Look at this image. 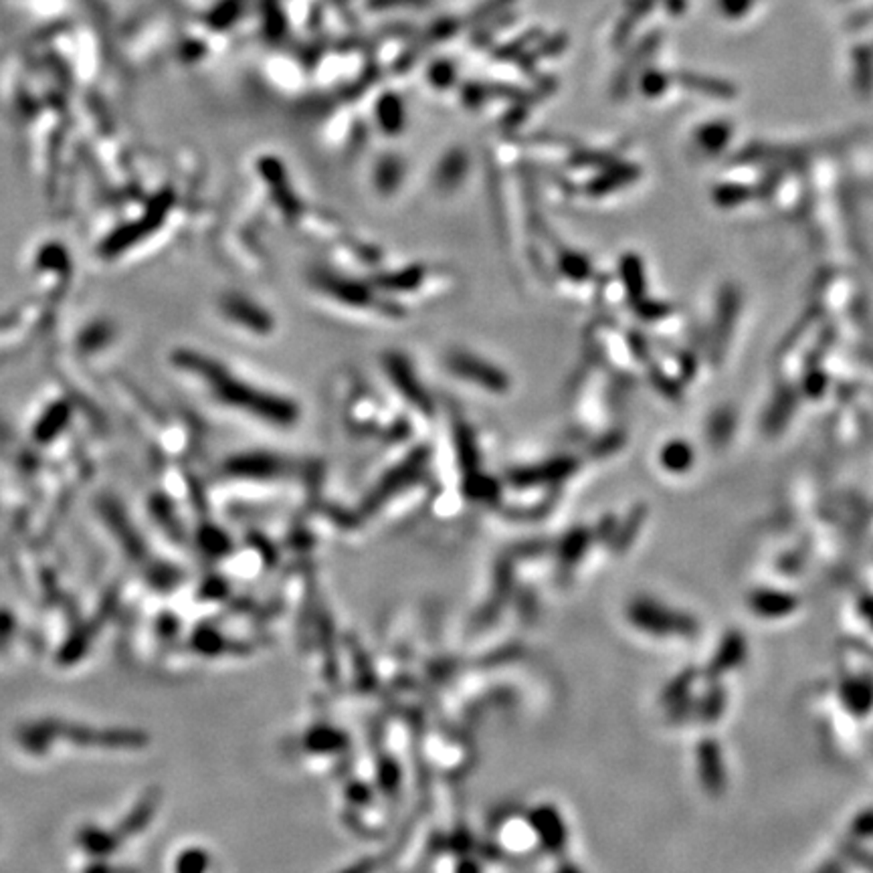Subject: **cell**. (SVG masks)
Segmentation results:
<instances>
[{
    "label": "cell",
    "instance_id": "2",
    "mask_svg": "<svg viewBox=\"0 0 873 873\" xmlns=\"http://www.w3.org/2000/svg\"><path fill=\"white\" fill-rule=\"evenodd\" d=\"M192 645L205 655H218L228 651V641L215 629H199L192 635Z\"/></svg>",
    "mask_w": 873,
    "mask_h": 873
},
{
    "label": "cell",
    "instance_id": "4",
    "mask_svg": "<svg viewBox=\"0 0 873 873\" xmlns=\"http://www.w3.org/2000/svg\"><path fill=\"white\" fill-rule=\"evenodd\" d=\"M378 781H380V785L386 788V791H395V788H396L398 781H401V773H398V768L393 762V758H388L385 762V766L378 770Z\"/></svg>",
    "mask_w": 873,
    "mask_h": 873
},
{
    "label": "cell",
    "instance_id": "5",
    "mask_svg": "<svg viewBox=\"0 0 873 873\" xmlns=\"http://www.w3.org/2000/svg\"><path fill=\"white\" fill-rule=\"evenodd\" d=\"M372 871H375V861H372V859H362L358 863H354V866L346 868L342 873H372Z\"/></svg>",
    "mask_w": 873,
    "mask_h": 873
},
{
    "label": "cell",
    "instance_id": "6",
    "mask_svg": "<svg viewBox=\"0 0 873 873\" xmlns=\"http://www.w3.org/2000/svg\"><path fill=\"white\" fill-rule=\"evenodd\" d=\"M457 873H478V868L473 866L471 861H463L461 866H460V869H457Z\"/></svg>",
    "mask_w": 873,
    "mask_h": 873
},
{
    "label": "cell",
    "instance_id": "1",
    "mask_svg": "<svg viewBox=\"0 0 873 873\" xmlns=\"http://www.w3.org/2000/svg\"><path fill=\"white\" fill-rule=\"evenodd\" d=\"M348 746V738L332 726H316L306 734V748L311 752H340Z\"/></svg>",
    "mask_w": 873,
    "mask_h": 873
},
{
    "label": "cell",
    "instance_id": "3",
    "mask_svg": "<svg viewBox=\"0 0 873 873\" xmlns=\"http://www.w3.org/2000/svg\"><path fill=\"white\" fill-rule=\"evenodd\" d=\"M209 869V853L200 847H190L184 850L176 859V873H207Z\"/></svg>",
    "mask_w": 873,
    "mask_h": 873
}]
</instances>
